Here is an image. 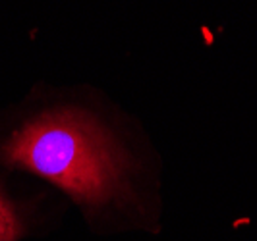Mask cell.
I'll return each mask as SVG.
<instances>
[{
  "instance_id": "1",
  "label": "cell",
  "mask_w": 257,
  "mask_h": 241,
  "mask_svg": "<svg viewBox=\"0 0 257 241\" xmlns=\"http://www.w3.org/2000/svg\"><path fill=\"white\" fill-rule=\"evenodd\" d=\"M0 170L45 181L95 229L159 224L157 152L140 126L93 87L39 81L4 106Z\"/></svg>"
},
{
  "instance_id": "2",
  "label": "cell",
  "mask_w": 257,
  "mask_h": 241,
  "mask_svg": "<svg viewBox=\"0 0 257 241\" xmlns=\"http://www.w3.org/2000/svg\"><path fill=\"white\" fill-rule=\"evenodd\" d=\"M16 172L0 170V241H24L51 218L47 195L16 181Z\"/></svg>"
}]
</instances>
